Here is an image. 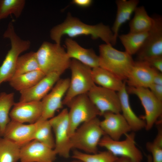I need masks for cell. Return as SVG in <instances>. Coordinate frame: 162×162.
<instances>
[{
    "label": "cell",
    "mask_w": 162,
    "mask_h": 162,
    "mask_svg": "<svg viewBox=\"0 0 162 162\" xmlns=\"http://www.w3.org/2000/svg\"><path fill=\"white\" fill-rule=\"evenodd\" d=\"M66 35L71 38L90 35L93 39L100 38L105 44L115 45L113 32L110 27L100 23L94 25L86 24L68 14L62 23L55 26L50 31V37L56 44H60L62 37Z\"/></svg>",
    "instance_id": "obj_1"
},
{
    "label": "cell",
    "mask_w": 162,
    "mask_h": 162,
    "mask_svg": "<svg viewBox=\"0 0 162 162\" xmlns=\"http://www.w3.org/2000/svg\"><path fill=\"white\" fill-rule=\"evenodd\" d=\"M99 67L119 79L126 80L134 63L132 56L114 48L110 44L99 46Z\"/></svg>",
    "instance_id": "obj_2"
},
{
    "label": "cell",
    "mask_w": 162,
    "mask_h": 162,
    "mask_svg": "<svg viewBox=\"0 0 162 162\" xmlns=\"http://www.w3.org/2000/svg\"><path fill=\"white\" fill-rule=\"evenodd\" d=\"M36 52L40 69L45 75L53 72L62 75L69 68L71 60L60 44L45 41Z\"/></svg>",
    "instance_id": "obj_3"
},
{
    "label": "cell",
    "mask_w": 162,
    "mask_h": 162,
    "mask_svg": "<svg viewBox=\"0 0 162 162\" xmlns=\"http://www.w3.org/2000/svg\"><path fill=\"white\" fill-rule=\"evenodd\" d=\"M100 122L97 117L79 126L70 137L72 148L87 153H97L100 141L105 135L100 127Z\"/></svg>",
    "instance_id": "obj_4"
},
{
    "label": "cell",
    "mask_w": 162,
    "mask_h": 162,
    "mask_svg": "<svg viewBox=\"0 0 162 162\" xmlns=\"http://www.w3.org/2000/svg\"><path fill=\"white\" fill-rule=\"evenodd\" d=\"M69 68L71 72V78L62 101L63 105L68 106L75 97L87 94L95 85L92 78L91 68L72 59Z\"/></svg>",
    "instance_id": "obj_5"
},
{
    "label": "cell",
    "mask_w": 162,
    "mask_h": 162,
    "mask_svg": "<svg viewBox=\"0 0 162 162\" xmlns=\"http://www.w3.org/2000/svg\"><path fill=\"white\" fill-rule=\"evenodd\" d=\"M3 37L9 39L11 47L0 67V85L12 79L20 55L29 49L31 44L30 41L22 40L17 35L11 22L8 24Z\"/></svg>",
    "instance_id": "obj_6"
},
{
    "label": "cell",
    "mask_w": 162,
    "mask_h": 162,
    "mask_svg": "<svg viewBox=\"0 0 162 162\" xmlns=\"http://www.w3.org/2000/svg\"><path fill=\"white\" fill-rule=\"evenodd\" d=\"M68 106L70 109L68 112V131L70 137L81 124L100 116L87 94L75 97Z\"/></svg>",
    "instance_id": "obj_7"
},
{
    "label": "cell",
    "mask_w": 162,
    "mask_h": 162,
    "mask_svg": "<svg viewBox=\"0 0 162 162\" xmlns=\"http://www.w3.org/2000/svg\"><path fill=\"white\" fill-rule=\"evenodd\" d=\"M122 141L114 140L106 135L101 139L99 146L105 148L114 155L128 159L130 162H141L143 155L136 146L135 134L133 131L126 135Z\"/></svg>",
    "instance_id": "obj_8"
},
{
    "label": "cell",
    "mask_w": 162,
    "mask_h": 162,
    "mask_svg": "<svg viewBox=\"0 0 162 162\" xmlns=\"http://www.w3.org/2000/svg\"><path fill=\"white\" fill-rule=\"evenodd\" d=\"M68 110L63 109L56 116L49 119L55 135L56 154L65 158H68L72 149L70 137L68 134Z\"/></svg>",
    "instance_id": "obj_9"
},
{
    "label": "cell",
    "mask_w": 162,
    "mask_h": 162,
    "mask_svg": "<svg viewBox=\"0 0 162 162\" xmlns=\"http://www.w3.org/2000/svg\"><path fill=\"white\" fill-rule=\"evenodd\" d=\"M128 93L136 95L140 99L144 109L145 120L147 130H151L158 121L162 114V102L157 99L148 88L128 86Z\"/></svg>",
    "instance_id": "obj_10"
},
{
    "label": "cell",
    "mask_w": 162,
    "mask_h": 162,
    "mask_svg": "<svg viewBox=\"0 0 162 162\" xmlns=\"http://www.w3.org/2000/svg\"><path fill=\"white\" fill-rule=\"evenodd\" d=\"M100 116L106 112L120 113L119 98L116 92L95 85L87 93Z\"/></svg>",
    "instance_id": "obj_11"
},
{
    "label": "cell",
    "mask_w": 162,
    "mask_h": 162,
    "mask_svg": "<svg viewBox=\"0 0 162 162\" xmlns=\"http://www.w3.org/2000/svg\"><path fill=\"white\" fill-rule=\"evenodd\" d=\"M70 81L68 78L60 79L50 92L42 100L43 111L39 119H50L54 116L57 110L62 108L63 100L69 87Z\"/></svg>",
    "instance_id": "obj_12"
},
{
    "label": "cell",
    "mask_w": 162,
    "mask_h": 162,
    "mask_svg": "<svg viewBox=\"0 0 162 162\" xmlns=\"http://www.w3.org/2000/svg\"><path fill=\"white\" fill-rule=\"evenodd\" d=\"M154 26L143 45L136 54L138 61H146L151 58L162 56V19L154 18Z\"/></svg>",
    "instance_id": "obj_13"
},
{
    "label": "cell",
    "mask_w": 162,
    "mask_h": 162,
    "mask_svg": "<svg viewBox=\"0 0 162 162\" xmlns=\"http://www.w3.org/2000/svg\"><path fill=\"white\" fill-rule=\"evenodd\" d=\"M57 154L53 149L35 140L21 147V162H53Z\"/></svg>",
    "instance_id": "obj_14"
},
{
    "label": "cell",
    "mask_w": 162,
    "mask_h": 162,
    "mask_svg": "<svg viewBox=\"0 0 162 162\" xmlns=\"http://www.w3.org/2000/svg\"><path fill=\"white\" fill-rule=\"evenodd\" d=\"M41 101L15 103L10 111V120L24 123L33 124L40 118L42 113Z\"/></svg>",
    "instance_id": "obj_15"
},
{
    "label": "cell",
    "mask_w": 162,
    "mask_h": 162,
    "mask_svg": "<svg viewBox=\"0 0 162 162\" xmlns=\"http://www.w3.org/2000/svg\"><path fill=\"white\" fill-rule=\"evenodd\" d=\"M104 119L100 121V127L105 135L115 140H119L122 136L132 131L129 124L122 114L110 112L102 115Z\"/></svg>",
    "instance_id": "obj_16"
},
{
    "label": "cell",
    "mask_w": 162,
    "mask_h": 162,
    "mask_svg": "<svg viewBox=\"0 0 162 162\" xmlns=\"http://www.w3.org/2000/svg\"><path fill=\"white\" fill-rule=\"evenodd\" d=\"M38 125V121L26 124L12 120L6 126L2 137L20 147L32 140Z\"/></svg>",
    "instance_id": "obj_17"
},
{
    "label": "cell",
    "mask_w": 162,
    "mask_h": 162,
    "mask_svg": "<svg viewBox=\"0 0 162 162\" xmlns=\"http://www.w3.org/2000/svg\"><path fill=\"white\" fill-rule=\"evenodd\" d=\"M61 75L53 72L46 75L40 81L27 89L20 92L19 101H40L60 79Z\"/></svg>",
    "instance_id": "obj_18"
},
{
    "label": "cell",
    "mask_w": 162,
    "mask_h": 162,
    "mask_svg": "<svg viewBox=\"0 0 162 162\" xmlns=\"http://www.w3.org/2000/svg\"><path fill=\"white\" fill-rule=\"evenodd\" d=\"M155 70L145 61H137L126 80L129 87L148 88L153 83Z\"/></svg>",
    "instance_id": "obj_19"
},
{
    "label": "cell",
    "mask_w": 162,
    "mask_h": 162,
    "mask_svg": "<svg viewBox=\"0 0 162 162\" xmlns=\"http://www.w3.org/2000/svg\"><path fill=\"white\" fill-rule=\"evenodd\" d=\"M67 54L71 59L76 60L92 68L99 67V57L92 49H86L80 46L71 38L65 41Z\"/></svg>",
    "instance_id": "obj_20"
},
{
    "label": "cell",
    "mask_w": 162,
    "mask_h": 162,
    "mask_svg": "<svg viewBox=\"0 0 162 162\" xmlns=\"http://www.w3.org/2000/svg\"><path fill=\"white\" fill-rule=\"evenodd\" d=\"M117 93L120 100L122 114L130 125L132 131L135 132L145 128V121L137 116L131 108L125 83Z\"/></svg>",
    "instance_id": "obj_21"
},
{
    "label": "cell",
    "mask_w": 162,
    "mask_h": 162,
    "mask_svg": "<svg viewBox=\"0 0 162 162\" xmlns=\"http://www.w3.org/2000/svg\"><path fill=\"white\" fill-rule=\"evenodd\" d=\"M116 17L111 30L116 43L119 29L121 26L130 19L139 3L138 0H117Z\"/></svg>",
    "instance_id": "obj_22"
},
{
    "label": "cell",
    "mask_w": 162,
    "mask_h": 162,
    "mask_svg": "<svg viewBox=\"0 0 162 162\" xmlns=\"http://www.w3.org/2000/svg\"><path fill=\"white\" fill-rule=\"evenodd\" d=\"M92 73L95 84L116 92L121 90L125 83L109 71L100 67L92 68Z\"/></svg>",
    "instance_id": "obj_23"
},
{
    "label": "cell",
    "mask_w": 162,
    "mask_h": 162,
    "mask_svg": "<svg viewBox=\"0 0 162 162\" xmlns=\"http://www.w3.org/2000/svg\"><path fill=\"white\" fill-rule=\"evenodd\" d=\"M133 19L129 23L130 32L143 33L149 32L154 25V18L150 17L144 7H137Z\"/></svg>",
    "instance_id": "obj_24"
},
{
    "label": "cell",
    "mask_w": 162,
    "mask_h": 162,
    "mask_svg": "<svg viewBox=\"0 0 162 162\" xmlns=\"http://www.w3.org/2000/svg\"><path fill=\"white\" fill-rule=\"evenodd\" d=\"M45 75L40 70H35L13 78L9 82L12 87L20 92L32 87Z\"/></svg>",
    "instance_id": "obj_25"
},
{
    "label": "cell",
    "mask_w": 162,
    "mask_h": 162,
    "mask_svg": "<svg viewBox=\"0 0 162 162\" xmlns=\"http://www.w3.org/2000/svg\"><path fill=\"white\" fill-rule=\"evenodd\" d=\"M149 32L131 33L122 34L118 37L123 45L125 51L130 55L136 54L143 45Z\"/></svg>",
    "instance_id": "obj_26"
},
{
    "label": "cell",
    "mask_w": 162,
    "mask_h": 162,
    "mask_svg": "<svg viewBox=\"0 0 162 162\" xmlns=\"http://www.w3.org/2000/svg\"><path fill=\"white\" fill-rule=\"evenodd\" d=\"M39 70L40 69L36 52L31 51L19 57L12 78L22 74Z\"/></svg>",
    "instance_id": "obj_27"
},
{
    "label": "cell",
    "mask_w": 162,
    "mask_h": 162,
    "mask_svg": "<svg viewBox=\"0 0 162 162\" xmlns=\"http://www.w3.org/2000/svg\"><path fill=\"white\" fill-rule=\"evenodd\" d=\"M52 128L49 120L38 121V125L33 140H36L48 147L54 149L55 138Z\"/></svg>",
    "instance_id": "obj_28"
},
{
    "label": "cell",
    "mask_w": 162,
    "mask_h": 162,
    "mask_svg": "<svg viewBox=\"0 0 162 162\" xmlns=\"http://www.w3.org/2000/svg\"><path fill=\"white\" fill-rule=\"evenodd\" d=\"M13 92L0 93V128L2 136L5 129L10 121L9 113L15 102Z\"/></svg>",
    "instance_id": "obj_29"
},
{
    "label": "cell",
    "mask_w": 162,
    "mask_h": 162,
    "mask_svg": "<svg viewBox=\"0 0 162 162\" xmlns=\"http://www.w3.org/2000/svg\"><path fill=\"white\" fill-rule=\"evenodd\" d=\"M21 147L10 140L0 137V162H17Z\"/></svg>",
    "instance_id": "obj_30"
},
{
    "label": "cell",
    "mask_w": 162,
    "mask_h": 162,
    "mask_svg": "<svg viewBox=\"0 0 162 162\" xmlns=\"http://www.w3.org/2000/svg\"><path fill=\"white\" fill-rule=\"evenodd\" d=\"M72 157L82 162H115L118 158L108 150L89 154L77 150L74 151Z\"/></svg>",
    "instance_id": "obj_31"
},
{
    "label": "cell",
    "mask_w": 162,
    "mask_h": 162,
    "mask_svg": "<svg viewBox=\"0 0 162 162\" xmlns=\"http://www.w3.org/2000/svg\"><path fill=\"white\" fill-rule=\"evenodd\" d=\"M24 0H0V20L13 14L19 17L25 4Z\"/></svg>",
    "instance_id": "obj_32"
},
{
    "label": "cell",
    "mask_w": 162,
    "mask_h": 162,
    "mask_svg": "<svg viewBox=\"0 0 162 162\" xmlns=\"http://www.w3.org/2000/svg\"><path fill=\"white\" fill-rule=\"evenodd\" d=\"M157 125L158 132L155 138L152 142L146 144L147 150L152 155V162H162V121L158 120Z\"/></svg>",
    "instance_id": "obj_33"
},
{
    "label": "cell",
    "mask_w": 162,
    "mask_h": 162,
    "mask_svg": "<svg viewBox=\"0 0 162 162\" xmlns=\"http://www.w3.org/2000/svg\"><path fill=\"white\" fill-rule=\"evenodd\" d=\"M148 88L157 99L162 102V85L152 83Z\"/></svg>",
    "instance_id": "obj_34"
},
{
    "label": "cell",
    "mask_w": 162,
    "mask_h": 162,
    "mask_svg": "<svg viewBox=\"0 0 162 162\" xmlns=\"http://www.w3.org/2000/svg\"><path fill=\"white\" fill-rule=\"evenodd\" d=\"M145 62L151 67L162 72V56L154 57Z\"/></svg>",
    "instance_id": "obj_35"
},
{
    "label": "cell",
    "mask_w": 162,
    "mask_h": 162,
    "mask_svg": "<svg viewBox=\"0 0 162 162\" xmlns=\"http://www.w3.org/2000/svg\"><path fill=\"white\" fill-rule=\"evenodd\" d=\"M152 83L162 85V73L156 69L154 74Z\"/></svg>",
    "instance_id": "obj_36"
},
{
    "label": "cell",
    "mask_w": 162,
    "mask_h": 162,
    "mask_svg": "<svg viewBox=\"0 0 162 162\" xmlns=\"http://www.w3.org/2000/svg\"><path fill=\"white\" fill-rule=\"evenodd\" d=\"M92 2L91 0H74L72 3L80 7H86L91 5Z\"/></svg>",
    "instance_id": "obj_37"
},
{
    "label": "cell",
    "mask_w": 162,
    "mask_h": 162,
    "mask_svg": "<svg viewBox=\"0 0 162 162\" xmlns=\"http://www.w3.org/2000/svg\"><path fill=\"white\" fill-rule=\"evenodd\" d=\"M115 162H130L127 158L124 157H118ZM147 162H152V158L151 155H148L147 157Z\"/></svg>",
    "instance_id": "obj_38"
},
{
    "label": "cell",
    "mask_w": 162,
    "mask_h": 162,
    "mask_svg": "<svg viewBox=\"0 0 162 162\" xmlns=\"http://www.w3.org/2000/svg\"><path fill=\"white\" fill-rule=\"evenodd\" d=\"M71 162H82L79 160H74Z\"/></svg>",
    "instance_id": "obj_39"
},
{
    "label": "cell",
    "mask_w": 162,
    "mask_h": 162,
    "mask_svg": "<svg viewBox=\"0 0 162 162\" xmlns=\"http://www.w3.org/2000/svg\"><path fill=\"white\" fill-rule=\"evenodd\" d=\"M2 137V133L1 132V129L0 128V137Z\"/></svg>",
    "instance_id": "obj_40"
}]
</instances>
